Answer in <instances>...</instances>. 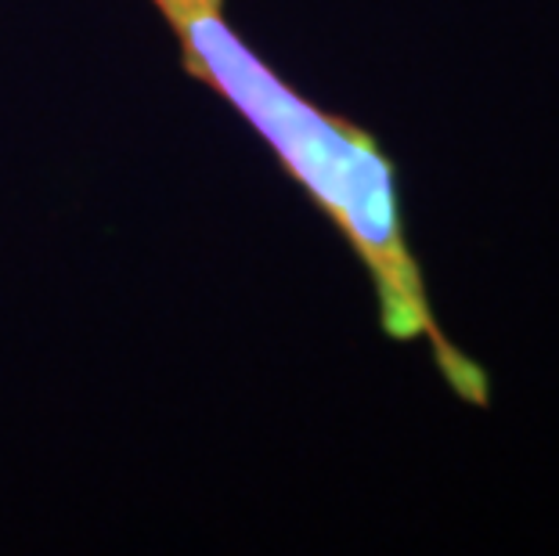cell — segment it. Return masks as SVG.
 <instances>
[{"instance_id": "cell-1", "label": "cell", "mask_w": 559, "mask_h": 556, "mask_svg": "<svg viewBox=\"0 0 559 556\" xmlns=\"http://www.w3.org/2000/svg\"><path fill=\"white\" fill-rule=\"evenodd\" d=\"M181 40L195 80L239 109L275 149L285 174L332 221L372 279L379 329L394 343H426L440 380L473 409L491 405V376L440 329L423 264L408 242L394 159L358 123L300 98L228 22L224 0H152Z\"/></svg>"}]
</instances>
